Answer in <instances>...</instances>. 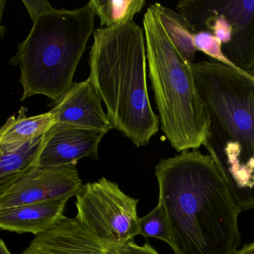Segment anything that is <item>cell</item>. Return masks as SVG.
Returning <instances> with one entry per match:
<instances>
[{
  "instance_id": "cell-12",
  "label": "cell",
  "mask_w": 254,
  "mask_h": 254,
  "mask_svg": "<svg viewBox=\"0 0 254 254\" xmlns=\"http://www.w3.org/2000/svg\"><path fill=\"white\" fill-rule=\"evenodd\" d=\"M71 197L68 196L0 210V228L18 234L30 233L35 236L46 233L66 218L64 212Z\"/></svg>"
},
{
  "instance_id": "cell-16",
  "label": "cell",
  "mask_w": 254,
  "mask_h": 254,
  "mask_svg": "<svg viewBox=\"0 0 254 254\" xmlns=\"http://www.w3.org/2000/svg\"><path fill=\"white\" fill-rule=\"evenodd\" d=\"M90 8L100 19L102 28H111L133 20L145 5V0H91Z\"/></svg>"
},
{
  "instance_id": "cell-19",
  "label": "cell",
  "mask_w": 254,
  "mask_h": 254,
  "mask_svg": "<svg viewBox=\"0 0 254 254\" xmlns=\"http://www.w3.org/2000/svg\"><path fill=\"white\" fill-rule=\"evenodd\" d=\"M23 3L33 22L41 16L56 9L47 0H23Z\"/></svg>"
},
{
  "instance_id": "cell-11",
  "label": "cell",
  "mask_w": 254,
  "mask_h": 254,
  "mask_svg": "<svg viewBox=\"0 0 254 254\" xmlns=\"http://www.w3.org/2000/svg\"><path fill=\"white\" fill-rule=\"evenodd\" d=\"M22 254H118L90 233L76 218H67L60 224L35 236Z\"/></svg>"
},
{
  "instance_id": "cell-1",
  "label": "cell",
  "mask_w": 254,
  "mask_h": 254,
  "mask_svg": "<svg viewBox=\"0 0 254 254\" xmlns=\"http://www.w3.org/2000/svg\"><path fill=\"white\" fill-rule=\"evenodd\" d=\"M175 254H234L241 245L236 204L209 154L187 150L155 167Z\"/></svg>"
},
{
  "instance_id": "cell-3",
  "label": "cell",
  "mask_w": 254,
  "mask_h": 254,
  "mask_svg": "<svg viewBox=\"0 0 254 254\" xmlns=\"http://www.w3.org/2000/svg\"><path fill=\"white\" fill-rule=\"evenodd\" d=\"M89 78L107 108L114 128L136 147L148 145L160 128L147 87L145 32L133 20L93 33Z\"/></svg>"
},
{
  "instance_id": "cell-10",
  "label": "cell",
  "mask_w": 254,
  "mask_h": 254,
  "mask_svg": "<svg viewBox=\"0 0 254 254\" xmlns=\"http://www.w3.org/2000/svg\"><path fill=\"white\" fill-rule=\"evenodd\" d=\"M101 101L88 78L81 82L73 83L69 91L56 102L50 112L56 123L107 133L114 127L102 109Z\"/></svg>"
},
{
  "instance_id": "cell-9",
  "label": "cell",
  "mask_w": 254,
  "mask_h": 254,
  "mask_svg": "<svg viewBox=\"0 0 254 254\" xmlns=\"http://www.w3.org/2000/svg\"><path fill=\"white\" fill-rule=\"evenodd\" d=\"M105 134L98 130L55 123L47 131L38 166L51 168L77 164L84 157L97 160L99 145Z\"/></svg>"
},
{
  "instance_id": "cell-4",
  "label": "cell",
  "mask_w": 254,
  "mask_h": 254,
  "mask_svg": "<svg viewBox=\"0 0 254 254\" xmlns=\"http://www.w3.org/2000/svg\"><path fill=\"white\" fill-rule=\"evenodd\" d=\"M143 26L160 128L178 152L199 149L209 136L210 121L192 65L172 44L153 5L145 13Z\"/></svg>"
},
{
  "instance_id": "cell-5",
  "label": "cell",
  "mask_w": 254,
  "mask_h": 254,
  "mask_svg": "<svg viewBox=\"0 0 254 254\" xmlns=\"http://www.w3.org/2000/svg\"><path fill=\"white\" fill-rule=\"evenodd\" d=\"M95 15L87 3L72 11L55 9L33 22L30 33L9 61L11 66H20L22 101L43 95L58 102L69 91L94 33Z\"/></svg>"
},
{
  "instance_id": "cell-18",
  "label": "cell",
  "mask_w": 254,
  "mask_h": 254,
  "mask_svg": "<svg viewBox=\"0 0 254 254\" xmlns=\"http://www.w3.org/2000/svg\"><path fill=\"white\" fill-rule=\"evenodd\" d=\"M194 45L197 51L204 53L205 55L210 57L212 60L239 70L237 67L224 56L221 41L213 36L212 34L207 32H195L194 35Z\"/></svg>"
},
{
  "instance_id": "cell-17",
  "label": "cell",
  "mask_w": 254,
  "mask_h": 254,
  "mask_svg": "<svg viewBox=\"0 0 254 254\" xmlns=\"http://www.w3.org/2000/svg\"><path fill=\"white\" fill-rule=\"evenodd\" d=\"M138 225V236L160 239L172 246V232L169 218L164 207L160 203H157L149 213L139 218Z\"/></svg>"
},
{
  "instance_id": "cell-13",
  "label": "cell",
  "mask_w": 254,
  "mask_h": 254,
  "mask_svg": "<svg viewBox=\"0 0 254 254\" xmlns=\"http://www.w3.org/2000/svg\"><path fill=\"white\" fill-rule=\"evenodd\" d=\"M47 133L23 143L0 145V190L8 187L29 169L38 166Z\"/></svg>"
},
{
  "instance_id": "cell-7",
  "label": "cell",
  "mask_w": 254,
  "mask_h": 254,
  "mask_svg": "<svg viewBox=\"0 0 254 254\" xmlns=\"http://www.w3.org/2000/svg\"><path fill=\"white\" fill-rule=\"evenodd\" d=\"M75 218L98 239L119 248L139 233V200L105 178L83 184L75 194Z\"/></svg>"
},
{
  "instance_id": "cell-14",
  "label": "cell",
  "mask_w": 254,
  "mask_h": 254,
  "mask_svg": "<svg viewBox=\"0 0 254 254\" xmlns=\"http://www.w3.org/2000/svg\"><path fill=\"white\" fill-rule=\"evenodd\" d=\"M26 108L21 107L17 116L9 117L0 129V145L20 144L45 134L56 123L53 114L26 117Z\"/></svg>"
},
{
  "instance_id": "cell-8",
  "label": "cell",
  "mask_w": 254,
  "mask_h": 254,
  "mask_svg": "<svg viewBox=\"0 0 254 254\" xmlns=\"http://www.w3.org/2000/svg\"><path fill=\"white\" fill-rule=\"evenodd\" d=\"M82 185L76 164L51 168L35 166L0 190V210L73 197Z\"/></svg>"
},
{
  "instance_id": "cell-21",
  "label": "cell",
  "mask_w": 254,
  "mask_h": 254,
  "mask_svg": "<svg viewBox=\"0 0 254 254\" xmlns=\"http://www.w3.org/2000/svg\"><path fill=\"white\" fill-rule=\"evenodd\" d=\"M234 254H254V242L245 245L242 249L238 250Z\"/></svg>"
},
{
  "instance_id": "cell-2",
  "label": "cell",
  "mask_w": 254,
  "mask_h": 254,
  "mask_svg": "<svg viewBox=\"0 0 254 254\" xmlns=\"http://www.w3.org/2000/svg\"><path fill=\"white\" fill-rule=\"evenodd\" d=\"M192 69L210 121L203 146L240 210L254 209V75L212 59Z\"/></svg>"
},
{
  "instance_id": "cell-6",
  "label": "cell",
  "mask_w": 254,
  "mask_h": 254,
  "mask_svg": "<svg viewBox=\"0 0 254 254\" xmlns=\"http://www.w3.org/2000/svg\"><path fill=\"white\" fill-rule=\"evenodd\" d=\"M177 10L194 33L212 34L239 70L254 75V0H181Z\"/></svg>"
},
{
  "instance_id": "cell-20",
  "label": "cell",
  "mask_w": 254,
  "mask_h": 254,
  "mask_svg": "<svg viewBox=\"0 0 254 254\" xmlns=\"http://www.w3.org/2000/svg\"><path fill=\"white\" fill-rule=\"evenodd\" d=\"M118 254H159L148 242L143 245H139L133 241L117 248Z\"/></svg>"
},
{
  "instance_id": "cell-15",
  "label": "cell",
  "mask_w": 254,
  "mask_h": 254,
  "mask_svg": "<svg viewBox=\"0 0 254 254\" xmlns=\"http://www.w3.org/2000/svg\"><path fill=\"white\" fill-rule=\"evenodd\" d=\"M153 5L172 44L182 57L192 65L198 51L194 45V32L191 26L179 12L160 3Z\"/></svg>"
},
{
  "instance_id": "cell-22",
  "label": "cell",
  "mask_w": 254,
  "mask_h": 254,
  "mask_svg": "<svg viewBox=\"0 0 254 254\" xmlns=\"http://www.w3.org/2000/svg\"><path fill=\"white\" fill-rule=\"evenodd\" d=\"M0 254H11L9 250L7 248L6 244L2 239L0 240Z\"/></svg>"
}]
</instances>
